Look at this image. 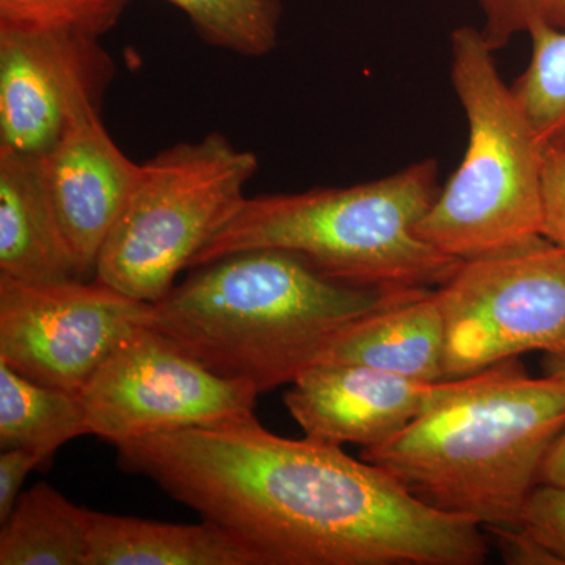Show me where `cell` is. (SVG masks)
Instances as JSON below:
<instances>
[{
	"instance_id": "cell-1",
	"label": "cell",
	"mask_w": 565,
	"mask_h": 565,
	"mask_svg": "<svg viewBox=\"0 0 565 565\" xmlns=\"http://www.w3.org/2000/svg\"><path fill=\"white\" fill-rule=\"evenodd\" d=\"M121 467L228 531L262 565H481V526L435 511L341 446L250 416L115 446Z\"/></svg>"
},
{
	"instance_id": "cell-2",
	"label": "cell",
	"mask_w": 565,
	"mask_h": 565,
	"mask_svg": "<svg viewBox=\"0 0 565 565\" xmlns=\"http://www.w3.org/2000/svg\"><path fill=\"white\" fill-rule=\"evenodd\" d=\"M191 270L151 303L150 326L259 393L294 384L349 327L408 294L345 285L281 248L234 252Z\"/></svg>"
},
{
	"instance_id": "cell-3",
	"label": "cell",
	"mask_w": 565,
	"mask_h": 565,
	"mask_svg": "<svg viewBox=\"0 0 565 565\" xmlns=\"http://www.w3.org/2000/svg\"><path fill=\"white\" fill-rule=\"evenodd\" d=\"M565 429V381L531 377L519 359L470 375L467 388L363 448L412 497L489 527L520 523L550 445Z\"/></svg>"
},
{
	"instance_id": "cell-4",
	"label": "cell",
	"mask_w": 565,
	"mask_h": 565,
	"mask_svg": "<svg viewBox=\"0 0 565 565\" xmlns=\"http://www.w3.org/2000/svg\"><path fill=\"white\" fill-rule=\"evenodd\" d=\"M438 172L435 159H424L348 188L245 199L189 269L248 248H281L345 285L386 294L438 288L460 259L415 233L440 192Z\"/></svg>"
},
{
	"instance_id": "cell-5",
	"label": "cell",
	"mask_w": 565,
	"mask_h": 565,
	"mask_svg": "<svg viewBox=\"0 0 565 565\" xmlns=\"http://www.w3.org/2000/svg\"><path fill=\"white\" fill-rule=\"evenodd\" d=\"M449 46L452 88L467 118V148L415 233L438 252L468 259L541 236L548 150L481 31L460 25Z\"/></svg>"
},
{
	"instance_id": "cell-6",
	"label": "cell",
	"mask_w": 565,
	"mask_h": 565,
	"mask_svg": "<svg viewBox=\"0 0 565 565\" xmlns=\"http://www.w3.org/2000/svg\"><path fill=\"white\" fill-rule=\"evenodd\" d=\"M255 152L218 132L182 141L141 163L136 188L103 245L95 280L154 303L243 206Z\"/></svg>"
},
{
	"instance_id": "cell-7",
	"label": "cell",
	"mask_w": 565,
	"mask_h": 565,
	"mask_svg": "<svg viewBox=\"0 0 565 565\" xmlns=\"http://www.w3.org/2000/svg\"><path fill=\"white\" fill-rule=\"evenodd\" d=\"M437 292L446 381L565 343V250L542 234L460 259Z\"/></svg>"
},
{
	"instance_id": "cell-8",
	"label": "cell",
	"mask_w": 565,
	"mask_h": 565,
	"mask_svg": "<svg viewBox=\"0 0 565 565\" xmlns=\"http://www.w3.org/2000/svg\"><path fill=\"white\" fill-rule=\"evenodd\" d=\"M258 390L221 377L151 326L125 338L81 399L90 435L114 446L139 438L243 422Z\"/></svg>"
},
{
	"instance_id": "cell-9",
	"label": "cell",
	"mask_w": 565,
	"mask_h": 565,
	"mask_svg": "<svg viewBox=\"0 0 565 565\" xmlns=\"http://www.w3.org/2000/svg\"><path fill=\"white\" fill-rule=\"evenodd\" d=\"M151 303L95 280L25 282L0 275V363L39 384L81 394Z\"/></svg>"
},
{
	"instance_id": "cell-10",
	"label": "cell",
	"mask_w": 565,
	"mask_h": 565,
	"mask_svg": "<svg viewBox=\"0 0 565 565\" xmlns=\"http://www.w3.org/2000/svg\"><path fill=\"white\" fill-rule=\"evenodd\" d=\"M114 76L96 36L0 29V150L43 158L102 111Z\"/></svg>"
},
{
	"instance_id": "cell-11",
	"label": "cell",
	"mask_w": 565,
	"mask_h": 565,
	"mask_svg": "<svg viewBox=\"0 0 565 565\" xmlns=\"http://www.w3.org/2000/svg\"><path fill=\"white\" fill-rule=\"evenodd\" d=\"M470 375L423 382L363 364L319 362L285 394L305 437L319 444H385L419 416L463 392Z\"/></svg>"
},
{
	"instance_id": "cell-12",
	"label": "cell",
	"mask_w": 565,
	"mask_h": 565,
	"mask_svg": "<svg viewBox=\"0 0 565 565\" xmlns=\"http://www.w3.org/2000/svg\"><path fill=\"white\" fill-rule=\"evenodd\" d=\"M40 169L82 278L93 280L103 245L139 181L141 163L120 150L99 114H93L40 158Z\"/></svg>"
},
{
	"instance_id": "cell-13",
	"label": "cell",
	"mask_w": 565,
	"mask_h": 565,
	"mask_svg": "<svg viewBox=\"0 0 565 565\" xmlns=\"http://www.w3.org/2000/svg\"><path fill=\"white\" fill-rule=\"evenodd\" d=\"M446 329L437 288L404 294L360 319L321 362L363 364L423 382H444Z\"/></svg>"
},
{
	"instance_id": "cell-14",
	"label": "cell",
	"mask_w": 565,
	"mask_h": 565,
	"mask_svg": "<svg viewBox=\"0 0 565 565\" xmlns=\"http://www.w3.org/2000/svg\"><path fill=\"white\" fill-rule=\"evenodd\" d=\"M0 275L25 282L84 280L52 210L40 159L3 150Z\"/></svg>"
},
{
	"instance_id": "cell-15",
	"label": "cell",
	"mask_w": 565,
	"mask_h": 565,
	"mask_svg": "<svg viewBox=\"0 0 565 565\" xmlns=\"http://www.w3.org/2000/svg\"><path fill=\"white\" fill-rule=\"evenodd\" d=\"M87 565H262L228 531L93 512Z\"/></svg>"
},
{
	"instance_id": "cell-16",
	"label": "cell",
	"mask_w": 565,
	"mask_h": 565,
	"mask_svg": "<svg viewBox=\"0 0 565 565\" xmlns=\"http://www.w3.org/2000/svg\"><path fill=\"white\" fill-rule=\"evenodd\" d=\"M93 511L39 482L0 531V565H87Z\"/></svg>"
},
{
	"instance_id": "cell-17",
	"label": "cell",
	"mask_w": 565,
	"mask_h": 565,
	"mask_svg": "<svg viewBox=\"0 0 565 565\" xmlns=\"http://www.w3.org/2000/svg\"><path fill=\"white\" fill-rule=\"evenodd\" d=\"M90 435L81 394L33 382L0 363V448H25L51 460L63 445Z\"/></svg>"
},
{
	"instance_id": "cell-18",
	"label": "cell",
	"mask_w": 565,
	"mask_h": 565,
	"mask_svg": "<svg viewBox=\"0 0 565 565\" xmlns=\"http://www.w3.org/2000/svg\"><path fill=\"white\" fill-rule=\"evenodd\" d=\"M527 36L530 63L512 90L546 150L565 151V29L539 25Z\"/></svg>"
},
{
	"instance_id": "cell-19",
	"label": "cell",
	"mask_w": 565,
	"mask_h": 565,
	"mask_svg": "<svg viewBox=\"0 0 565 565\" xmlns=\"http://www.w3.org/2000/svg\"><path fill=\"white\" fill-rule=\"evenodd\" d=\"M184 11L207 44L245 57L270 54L278 43L280 0H167Z\"/></svg>"
},
{
	"instance_id": "cell-20",
	"label": "cell",
	"mask_w": 565,
	"mask_h": 565,
	"mask_svg": "<svg viewBox=\"0 0 565 565\" xmlns=\"http://www.w3.org/2000/svg\"><path fill=\"white\" fill-rule=\"evenodd\" d=\"M126 0H0V29L99 36L120 21Z\"/></svg>"
},
{
	"instance_id": "cell-21",
	"label": "cell",
	"mask_w": 565,
	"mask_h": 565,
	"mask_svg": "<svg viewBox=\"0 0 565 565\" xmlns=\"http://www.w3.org/2000/svg\"><path fill=\"white\" fill-rule=\"evenodd\" d=\"M482 35L494 52L539 25L565 29V0H475Z\"/></svg>"
},
{
	"instance_id": "cell-22",
	"label": "cell",
	"mask_w": 565,
	"mask_h": 565,
	"mask_svg": "<svg viewBox=\"0 0 565 565\" xmlns=\"http://www.w3.org/2000/svg\"><path fill=\"white\" fill-rule=\"evenodd\" d=\"M520 530L565 565V487L539 484L527 498Z\"/></svg>"
},
{
	"instance_id": "cell-23",
	"label": "cell",
	"mask_w": 565,
	"mask_h": 565,
	"mask_svg": "<svg viewBox=\"0 0 565 565\" xmlns=\"http://www.w3.org/2000/svg\"><path fill=\"white\" fill-rule=\"evenodd\" d=\"M542 236L565 250V151L546 152Z\"/></svg>"
},
{
	"instance_id": "cell-24",
	"label": "cell",
	"mask_w": 565,
	"mask_h": 565,
	"mask_svg": "<svg viewBox=\"0 0 565 565\" xmlns=\"http://www.w3.org/2000/svg\"><path fill=\"white\" fill-rule=\"evenodd\" d=\"M46 460L32 449H3L0 455V525L9 519L21 497L25 478Z\"/></svg>"
},
{
	"instance_id": "cell-25",
	"label": "cell",
	"mask_w": 565,
	"mask_h": 565,
	"mask_svg": "<svg viewBox=\"0 0 565 565\" xmlns=\"http://www.w3.org/2000/svg\"><path fill=\"white\" fill-rule=\"evenodd\" d=\"M539 484L565 487V429L550 445L542 460Z\"/></svg>"
},
{
	"instance_id": "cell-26",
	"label": "cell",
	"mask_w": 565,
	"mask_h": 565,
	"mask_svg": "<svg viewBox=\"0 0 565 565\" xmlns=\"http://www.w3.org/2000/svg\"><path fill=\"white\" fill-rule=\"evenodd\" d=\"M544 370L546 375L564 379L565 381V343L553 351L545 352Z\"/></svg>"
}]
</instances>
